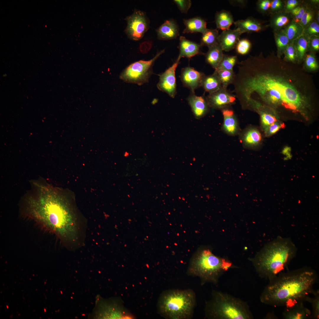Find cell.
Here are the masks:
<instances>
[{"label":"cell","mask_w":319,"mask_h":319,"mask_svg":"<svg viewBox=\"0 0 319 319\" xmlns=\"http://www.w3.org/2000/svg\"><path fill=\"white\" fill-rule=\"evenodd\" d=\"M238 68L232 83L235 96L258 112L276 115L281 108L304 115L318 101L319 93L312 76L299 64L286 61L273 52L250 56Z\"/></svg>","instance_id":"obj_1"},{"label":"cell","mask_w":319,"mask_h":319,"mask_svg":"<svg viewBox=\"0 0 319 319\" xmlns=\"http://www.w3.org/2000/svg\"><path fill=\"white\" fill-rule=\"evenodd\" d=\"M37 189L35 196L28 201L30 215L63 240L75 241L77 219L68 198L62 191L51 186L39 184Z\"/></svg>","instance_id":"obj_2"},{"label":"cell","mask_w":319,"mask_h":319,"mask_svg":"<svg viewBox=\"0 0 319 319\" xmlns=\"http://www.w3.org/2000/svg\"><path fill=\"white\" fill-rule=\"evenodd\" d=\"M317 278L315 271L308 267L284 272L269 281L261 295L260 301L273 306L286 307L306 301Z\"/></svg>","instance_id":"obj_3"},{"label":"cell","mask_w":319,"mask_h":319,"mask_svg":"<svg viewBox=\"0 0 319 319\" xmlns=\"http://www.w3.org/2000/svg\"><path fill=\"white\" fill-rule=\"evenodd\" d=\"M297 247L289 238L278 237L269 243L251 259L261 277L269 281L284 272L294 258Z\"/></svg>","instance_id":"obj_4"},{"label":"cell","mask_w":319,"mask_h":319,"mask_svg":"<svg viewBox=\"0 0 319 319\" xmlns=\"http://www.w3.org/2000/svg\"><path fill=\"white\" fill-rule=\"evenodd\" d=\"M206 318L214 319H251L253 315L248 304L241 299L221 291L214 290L205 308Z\"/></svg>","instance_id":"obj_5"},{"label":"cell","mask_w":319,"mask_h":319,"mask_svg":"<svg viewBox=\"0 0 319 319\" xmlns=\"http://www.w3.org/2000/svg\"><path fill=\"white\" fill-rule=\"evenodd\" d=\"M196 302L195 295L191 289L168 290L159 297L157 309L165 318L189 319L192 315Z\"/></svg>","instance_id":"obj_6"},{"label":"cell","mask_w":319,"mask_h":319,"mask_svg":"<svg viewBox=\"0 0 319 319\" xmlns=\"http://www.w3.org/2000/svg\"><path fill=\"white\" fill-rule=\"evenodd\" d=\"M233 267L229 261L214 255L209 250H204L193 258L187 273L199 278L202 284L207 282L216 284L220 276Z\"/></svg>","instance_id":"obj_7"},{"label":"cell","mask_w":319,"mask_h":319,"mask_svg":"<svg viewBox=\"0 0 319 319\" xmlns=\"http://www.w3.org/2000/svg\"><path fill=\"white\" fill-rule=\"evenodd\" d=\"M164 51L158 53L149 61L140 60L131 64L121 73L120 79L125 82L139 85L148 82L152 73L154 63Z\"/></svg>","instance_id":"obj_8"},{"label":"cell","mask_w":319,"mask_h":319,"mask_svg":"<svg viewBox=\"0 0 319 319\" xmlns=\"http://www.w3.org/2000/svg\"><path fill=\"white\" fill-rule=\"evenodd\" d=\"M180 60L176 61L165 72L160 75L157 87L160 90L174 97L176 93L175 71Z\"/></svg>","instance_id":"obj_9"},{"label":"cell","mask_w":319,"mask_h":319,"mask_svg":"<svg viewBox=\"0 0 319 319\" xmlns=\"http://www.w3.org/2000/svg\"><path fill=\"white\" fill-rule=\"evenodd\" d=\"M235 96L228 91L227 88L222 87L214 92L209 93L206 98L209 105L216 108H221L233 103Z\"/></svg>","instance_id":"obj_10"},{"label":"cell","mask_w":319,"mask_h":319,"mask_svg":"<svg viewBox=\"0 0 319 319\" xmlns=\"http://www.w3.org/2000/svg\"><path fill=\"white\" fill-rule=\"evenodd\" d=\"M128 22L127 31L130 36L134 40L140 38L147 27L144 15L139 12H136L129 18Z\"/></svg>","instance_id":"obj_11"},{"label":"cell","mask_w":319,"mask_h":319,"mask_svg":"<svg viewBox=\"0 0 319 319\" xmlns=\"http://www.w3.org/2000/svg\"><path fill=\"white\" fill-rule=\"evenodd\" d=\"M204 76L194 68L187 67L182 70L181 78L183 84L193 92L195 89L201 86Z\"/></svg>","instance_id":"obj_12"},{"label":"cell","mask_w":319,"mask_h":319,"mask_svg":"<svg viewBox=\"0 0 319 319\" xmlns=\"http://www.w3.org/2000/svg\"><path fill=\"white\" fill-rule=\"evenodd\" d=\"M242 34L239 30L236 29L223 31L219 37V44L223 51H228L234 49Z\"/></svg>","instance_id":"obj_13"},{"label":"cell","mask_w":319,"mask_h":319,"mask_svg":"<svg viewBox=\"0 0 319 319\" xmlns=\"http://www.w3.org/2000/svg\"><path fill=\"white\" fill-rule=\"evenodd\" d=\"M200 44L190 40L185 37L180 36L178 46L179 54L178 58L182 57L191 58L198 54H203L200 51Z\"/></svg>","instance_id":"obj_14"},{"label":"cell","mask_w":319,"mask_h":319,"mask_svg":"<svg viewBox=\"0 0 319 319\" xmlns=\"http://www.w3.org/2000/svg\"><path fill=\"white\" fill-rule=\"evenodd\" d=\"M311 312L304 305L303 301L296 303L287 308L283 313L285 319H305L311 316Z\"/></svg>","instance_id":"obj_15"},{"label":"cell","mask_w":319,"mask_h":319,"mask_svg":"<svg viewBox=\"0 0 319 319\" xmlns=\"http://www.w3.org/2000/svg\"><path fill=\"white\" fill-rule=\"evenodd\" d=\"M157 33L161 39H173L179 35V28L174 20H167L158 29Z\"/></svg>","instance_id":"obj_16"},{"label":"cell","mask_w":319,"mask_h":319,"mask_svg":"<svg viewBox=\"0 0 319 319\" xmlns=\"http://www.w3.org/2000/svg\"><path fill=\"white\" fill-rule=\"evenodd\" d=\"M234 23L242 34L245 33L258 32L263 30L265 27L259 21L251 17L239 20L234 22Z\"/></svg>","instance_id":"obj_17"},{"label":"cell","mask_w":319,"mask_h":319,"mask_svg":"<svg viewBox=\"0 0 319 319\" xmlns=\"http://www.w3.org/2000/svg\"><path fill=\"white\" fill-rule=\"evenodd\" d=\"M185 28L183 32L194 33L199 32L203 33L207 29L206 21L199 17H196L183 20Z\"/></svg>","instance_id":"obj_18"},{"label":"cell","mask_w":319,"mask_h":319,"mask_svg":"<svg viewBox=\"0 0 319 319\" xmlns=\"http://www.w3.org/2000/svg\"><path fill=\"white\" fill-rule=\"evenodd\" d=\"M188 100L196 118H200L205 114L208 110L207 103L202 97L196 96L193 94L189 97Z\"/></svg>","instance_id":"obj_19"},{"label":"cell","mask_w":319,"mask_h":319,"mask_svg":"<svg viewBox=\"0 0 319 319\" xmlns=\"http://www.w3.org/2000/svg\"><path fill=\"white\" fill-rule=\"evenodd\" d=\"M224 54L219 44L209 48L205 54L206 62L215 69L222 60Z\"/></svg>","instance_id":"obj_20"},{"label":"cell","mask_w":319,"mask_h":319,"mask_svg":"<svg viewBox=\"0 0 319 319\" xmlns=\"http://www.w3.org/2000/svg\"><path fill=\"white\" fill-rule=\"evenodd\" d=\"M309 37L304 33L293 41L299 63L301 62L309 50Z\"/></svg>","instance_id":"obj_21"},{"label":"cell","mask_w":319,"mask_h":319,"mask_svg":"<svg viewBox=\"0 0 319 319\" xmlns=\"http://www.w3.org/2000/svg\"><path fill=\"white\" fill-rule=\"evenodd\" d=\"M215 22L217 29L223 31L230 29L234 22L232 14L225 10H221L216 13Z\"/></svg>","instance_id":"obj_22"},{"label":"cell","mask_w":319,"mask_h":319,"mask_svg":"<svg viewBox=\"0 0 319 319\" xmlns=\"http://www.w3.org/2000/svg\"><path fill=\"white\" fill-rule=\"evenodd\" d=\"M201 86L206 92L209 93L215 92L222 87L221 83L215 72L212 75L204 76Z\"/></svg>","instance_id":"obj_23"},{"label":"cell","mask_w":319,"mask_h":319,"mask_svg":"<svg viewBox=\"0 0 319 319\" xmlns=\"http://www.w3.org/2000/svg\"><path fill=\"white\" fill-rule=\"evenodd\" d=\"M274 35L277 49L276 55L279 57L281 58L290 41L284 29L274 31Z\"/></svg>","instance_id":"obj_24"},{"label":"cell","mask_w":319,"mask_h":319,"mask_svg":"<svg viewBox=\"0 0 319 319\" xmlns=\"http://www.w3.org/2000/svg\"><path fill=\"white\" fill-rule=\"evenodd\" d=\"M290 18V15L287 12H279L271 17L270 25L274 31L279 30L289 24Z\"/></svg>","instance_id":"obj_25"},{"label":"cell","mask_w":319,"mask_h":319,"mask_svg":"<svg viewBox=\"0 0 319 319\" xmlns=\"http://www.w3.org/2000/svg\"><path fill=\"white\" fill-rule=\"evenodd\" d=\"M202 34L200 44L201 46L209 48L219 44V34L217 29H207Z\"/></svg>","instance_id":"obj_26"},{"label":"cell","mask_w":319,"mask_h":319,"mask_svg":"<svg viewBox=\"0 0 319 319\" xmlns=\"http://www.w3.org/2000/svg\"><path fill=\"white\" fill-rule=\"evenodd\" d=\"M224 117V127L226 132L232 134H234L237 129V124L232 110L230 109L223 110Z\"/></svg>","instance_id":"obj_27"},{"label":"cell","mask_w":319,"mask_h":319,"mask_svg":"<svg viewBox=\"0 0 319 319\" xmlns=\"http://www.w3.org/2000/svg\"><path fill=\"white\" fill-rule=\"evenodd\" d=\"M284 29L290 42L294 41L304 33V29L300 24L292 20Z\"/></svg>","instance_id":"obj_28"},{"label":"cell","mask_w":319,"mask_h":319,"mask_svg":"<svg viewBox=\"0 0 319 319\" xmlns=\"http://www.w3.org/2000/svg\"><path fill=\"white\" fill-rule=\"evenodd\" d=\"M214 72L218 76L222 87L227 88L229 84L232 83L235 76L233 71L215 70Z\"/></svg>","instance_id":"obj_29"},{"label":"cell","mask_w":319,"mask_h":319,"mask_svg":"<svg viewBox=\"0 0 319 319\" xmlns=\"http://www.w3.org/2000/svg\"><path fill=\"white\" fill-rule=\"evenodd\" d=\"M237 57L224 54L222 60L215 70H225L233 71L234 66L237 63Z\"/></svg>","instance_id":"obj_30"},{"label":"cell","mask_w":319,"mask_h":319,"mask_svg":"<svg viewBox=\"0 0 319 319\" xmlns=\"http://www.w3.org/2000/svg\"><path fill=\"white\" fill-rule=\"evenodd\" d=\"M304 59V64L303 67L307 71H313L318 69L319 65L314 53L310 52L306 54Z\"/></svg>","instance_id":"obj_31"},{"label":"cell","mask_w":319,"mask_h":319,"mask_svg":"<svg viewBox=\"0 0 319 319\" xmlns=\"http://www.w3.org/2000/svg\"><path fill=\"white\" fill-rule=\"evenodd\" d=\"M261 134L259 131L253 129L248 131L244 136L245 142L250 145H255L258 144L261 141Z\"/></svg>","instance_id":"obj_32"},{"label":"cell","mask_w":319,"mask_h":319,"mask_svg":"<svg viewBox=\"0 0 319 319\" xmlns=\"http://www.w3.org/2000/svg\"><path fill=\"white\" fill-rule=\"evenodd\" d=\"M314 295L313 297L309 296L306 301L310 303L311 305L312 309V316L315 319H318L319 318V290H313L312 293Z\"/></svg>","instance_id":"obj_33"},{"label":"cell","mask_w":319,"mask_h":319,"mask_svg":"<svg viewBox=\"0 0 319 319\" xmlns=\"http://www.w3.org/2000/svg\"><path fill=\"white\" fill-rule=\"evenodd\" d=\"M283 58L285 61L294 64H299L293 41L290 42L284 53Z\"/></svg>","instance_id":"obj_34"},{"label":"cell","mask_w":319,"mask_h":319,"mask_svg":"<svg viewBox=\"0 0 319 319\" xmlns=\"http://www.w3.org/2000/svg\"><path fill=\"white\" fill-rule=\"evenodd\" d=\"M260 115L261 122L266 131L271 124L277 121L275 115L268 112L261 110L258 112Z\"/></svg>","instance_id":"obj_35"},{"label":"cell","mask_w":319,"mask_h":319,"mask_svg":"<svg viewBox=\"0 0 319 319\" xmlns=\"http://www.w3.org/2000/svg\"><path fill=\"white\" fill-rule=\"evenodd\" d=\"M251 46V43L248 39L242 38L239 40L235 48L237 53L244 55L249 52Z\"/></svg>","instance_id":"obj_36"},{"label":"cell","mask_w":319,"mask_h":319,"mask_svg":"<svg viewBox=\"0 0 319 319\" xmlns=\"http://www.w3.org/2000/svg\"><path fill=\"white\" fill-rule=\"evenodd\" d=\"M304 33L309 37L312 36H319V25L316 21H313L304 29Z\"/></svg>","instance_id":"obj_37"},{"label":"cell","mask_w":319,"mask_h":319,"mask_svg":"<svg viewBox=\"0 0 319 319\" xmlns=\"http://www.w3.org/2000/svg\"><path fill=\"white\" fill-rule=\"evenodd\" d=\"M313 12L309 9H306L299 23L304 29L307 25L313 21Z\"/></svg>","instance_id":"obj_38"},{"label":"cell","mask_w":319,"mask_h":319,"mask_svg":"<svg viewBox=\"0 0 319 319\" xmlns=\"http://www.w3.org/2000/svg\"><path fill=\"white\" fill-rule=\"evenodd\" d=\"M173 1L182 13H187L191 6V1L190 0H174Z\"/></svg>","instance_id":"obj_39"},{"label":"cell","mask_w":319,"mask_h":319,"mask_svg":"<svg viewBox=\"0 0 319 319\" xmlns=\"http://www.w3.org/2000/svg\"><path fill=\"white\" fill-rule=\"evenodd\" d=\"M306 8L302 6H297L292 10L290 12L293 17L292 19L297 23H299Z\"/></svg>","instance_id":"obj_40"},{"label":"cell","mask_w":319,"mask_h":319,"mask_svg":"<svg viewBox=\"0 0 319 319\" xmlns=\"http://www.w3.org/2000/svg\"><path fill=\"white\" fill-rule=\"evenodd\" d=\"M319 36L313 35L309 37V50L313 53L319 50Z\"/></svg>","instance_id":"obj_41"},{"label":"cell","mask_w":319,"mask_h":319,"mask_svg":"<svg viewBox=\"0 0 319 319\" xmlns=\"http://www.w3.org/2000/svg\"><path fill=\"white\" fill-rule=\"evenodd\" d=\"M271 1L270 0H260L257 3L258 10L261 13H266L270 8Z\"/></svg>","instance_id":"obj_42"},{"label":"cell","mask_w":319,"mask_h":319,"mask_svg":"<svg viewBox=\"0 0 319 319\" xmlns=\"http://www.w3.org/2000/svg\"><path fill=\"white\" fill-rule=\"evenodd\" d=\"M284 125L282 124L275 122L271 125L265 131L266 135L269 136L275 133L281 128L284 127Z\"/></svg>","instance_id":"obj_43"},{"label":"cell","mask_w":319,"mask_h":319,"mask_svg":"<svg viewBox=\"0 0 319 319\" xmlns=\"http://www.w3.org/2000/svg\"><path fill=\"white\" fill-rule=\"evenodd\" d=\"M284 4L281 0H273L271 1L270 9L273 12H278L281 10L283 7Z\"/></svg>","instance_id":"obj_44"},{"label":"cell","mask_w":319,"mask_h":319,"mask_svg":"<svg viewBox=\"0 0 319 319\" xmlns=\"http://www.w3.org/2000/svg\"><path fill=\"white\" fill-rule=\"evenodd\" d=\"M299 1L297 0H288L287 1L285 9L287 12H290L292 10L297 6Z\"/></svg>","instance_id":"obj_45"},{"label":"cell","mask_w":319,"mask_h":319,"mask_svg":"<svg viewBox=\"0 0 319 319\" xmlns=\"http://www.w3.org/2000/svg\"><path fill=\"white\" fill-rule=\"evenodd\" d=\"M231 3L235 5L243 6L246 4V1L245 0H232L230 1Z\"/></svg>","instance_id":"obj_46"},{"label":"cell","mask_w":319,"mask_h":319,"mask_svg":"<svg viewBox=\"0 0 319 319\" xmlns=\"http://www.w3.org/2000/svg\"><path fill=\"white\" fill-rule=\"evenodd\" d=\"M289 148L288 147H287L284 149L283 151V153L285 155H286L287 156V157L290 158V157L291 156H290V153Z\"/></svg>","instance_id":"obj_47"},{"label":"cell","mask_w":319,"mask_h":319,"mask_svg":"<svg viewBox=\"0 0 319 319\" xmlns=\"http://www.w3.org/2000/svg\"><path fill=\"white\" fill-rule=\"evenodd\" d=\"M319 12H318V13H317V14L316 16V22H318V23H319Z\"/></svg>","instance_id":"obj_48"}]
</instances>
